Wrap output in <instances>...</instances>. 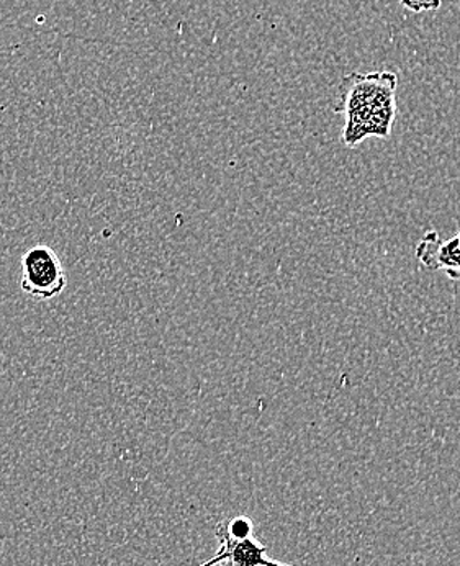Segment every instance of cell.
<instances>
[{
	"instance_id": "6da1fadb",
	"label": "cell",
	"mask_w": 460,
	"mask_h": 566,
	"mask_svg": "<svg viewBox=\"0 0 460 566\" xmlns=\"http://www.w3.org/2000/svg\"><path fill=\"white\" fill-rule=\"evenodd\" d=\"M398 76L391 71L351 73L337 85L333 112L346 117L341 142L356 148L367 138H390L397 120Z\"/></svg>"
},
{
	"instance_id": "7a4b0ae2",
	"label": "cell",
	"mask_w": 460,
	"mask_h": 566,
	"mask_svg": "<svg viewBox=\"0 0 460 566\" xmlns=\"http://www.w3.org/2000/svg\"><path fill=\"white\" fill-rule=\"evenodd\" d=\"M67 275L53 249L39 244L22 258V285L27 295L51 300L66 289Z\"/></svg>"
},
{
	"instance_id": "3957f363",
	"label": "cell",
	"mask_w": 460,
	"mask_h": 566,
	"mask_svg": "<svg viewBox=\"0 0 460 566\" xmlns=\"http://www.w3.org/2000/svg\"><path fill=\"white\" fill-rule=\"evenodd\" d=\"M218 548L217 555L220 558L217 566H291L272 560L268 557V547L254 535L247 538H237L230 535L224 523L217 526Z\"/></svg>"
},
{
	"instance_id": "277c9868",
	"label": "cell",
	"mask_w": 460,
	"mask_h": 566,
	"mask_svg": "<svg viewBox=\"0 0 460 566\" xmlns=\"http://www.w3.org/2000/svg\"><path fill=\"white\" fill-rule=\"evenodd\" d=\"M417 259L428 271H442L452 281L460 282L459 237L442 241L438 231L431 230L417 245Z\"/></svg>"
},
{
	"instance_id": "5b68a950",
	"label": "cell",
	"mask_w": 460,
	"mask_h": 566,
	"mask_svg": "<svg viewBox=\"0 0 460 566\" xmlns=\"http://www.w3.org/2000/svg\"><path fill=\"white\" fill-rule=\"evenodd\" d=\"M411 13L435 12L442 7V0H398Z\"/></svg>"
},
{
	"instance_id": "8992f818",
	"label": "cell",
	"mask_w": 460,
	"mask_h": 566,
	"mask_svg": "<svg viewBox=\"0 0 460 566\" xmlns=\"http://www.w3.org/2000/svg\"><path fill=\"white\" fill-rule=\"evenodd\" d=\"M458 237H459V241H460V231H459V234H458Z\"/></svg>"
}]
</instances>
